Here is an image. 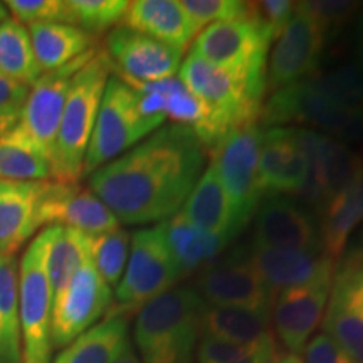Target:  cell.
Here are the masks:
<instances>
[{
  "instance_id": "38",
  "label": "cell",
  "mask_w": 363,
  "mask_h": 363,
  "mask_svg": "<svg viewBox=\"0 0 363 363\" xmlns=\"http://www.w3.org/2000/svg\"><path fill=\"white\" fill-rule=\"evenodd\" d=\"M360 7V2H352V0H310V2H296L298 11L310 16L328 34L330 30L340 29L348 21L355 19L358 12L362 11Z\"/></svg>"
},
{
  "instance_id": "44",
  "label": "cell",
  "mask_w": 363,
  "mask_h": 363,
  "mask_svg": "<svg viewBox=\"0 0 363 363\" xmlns=\"http://www.w3.org/2000/svg\"><path fill=\"white\" fill-rule=\"evenodd\" d=\"M115 363H142V362H140V358L136 357L133 347L128 345V347H126V350L121 353V357L118 358Z\"/></svg>"
},
{
  "instance_id": "22",
  "label": "cell",
  "mask_w": 363,
  "mask_h": 363,
  "mask_svg": "<svg viewBox=\"0 0 363 363\" xmlns=\"http://www.w3.org/2000/svg\"><path fill=\"white\" fill-rule=\"evenodd\" d=\"M123 26L184 52L201 34L199 26L177 0H135L128 4Z\"/></svg>"
},
{
  "instance_id": "46",
  "label": "cell",
  "mask_w": 363,
  "mask_h": 363,
  "mask_svg": "<svg viewBox=\"0 0 363 363\" xmlns=\"http://www.w3.org/2000/svg\"><path fill=\"white\" fill-rule=\"evenodd\" d=\"M7 21H11V12H9L6 4L0 2V26H2L4 22H7Z\"/></svg>"
},
{
  "instance_id": "12",
  "label": "cell",
  "mask_w": 363,
  "mask_h": 363,
  "mask_svg": "<svg viewBox=\"0 0 363 363\" xmlns=\"http://www.w3.org/2000/svg\"><path fill=\"white\" fill-rule=\"evenodd\" d=\"M328 33L299 12L294 2V13L278 38L274 39L266 71V86L271 93L305 81L318 72Z\"/></svg>"
},
{
  "instance_id": "42",
  "label": "cell",
  "mask_w": 363,
  "mask_h": 363,
  "mask_svg": "<svg viewBox=\"0 0 363 363\" xmlns=\"http://www.w3.org/2000/svg\"><path fill=\"white\" fill-rule=\"evenodd\" d=\"M303 363H357L326 333H318L303 348Z\"/></svg>"
},
{
  "instance_id": "20",
  "label": "cell",
  "mask_w": 363,
  "mask_h": 363,
  "mask_svg": "<svg viewBox=\"0 0 363 363\" xmlns=\"http://www.w3.org/2000/svg\"><path fill=\"white\" fill-rule=\"evenodd\" d=\"M249 259L261 276L262 283L278 294L284 289L310 284L337 269L333 257L325 251L306 252L294 249H261L251 247Z\"/></svg>"
},
{
  "instance_id": "10",
  "label": "cell",
  "mask_w": 363,
  "mask_h": 363,
  "mask_svg": "<svg viewBox=\"0 0 363 363\" xmlns=\"http://www.w3.org/2000/svg\"><path fill=\"white\" fill-rule=\"evenodd\" d=\"M98 51L94 45L83 56L71 61L65 67L40 74V78L29 88V94L22 108L19 123L12 131L35 150H39L51 162V152L56 140L62 111H65L67 94L72 78L89 57Z\"/></svg>"
},
{
  "instance_id": "31",
  "label": "cell",
  "mask_w": 363,
  "mask_h": 363,
  "mask_svg": "<svg viewBox=\"0 0 363 363\" xmlns=\"http://www.w3.org/2000/svg\"><path fill=\"white\" fill-rule=\"evenodd\" d=\"M0 72L27 88L43 74L35 61L29 29L16 19L0 26Z\"/></svg>"
},
{
  "instance_id": "21",
  "label": "cell",
  "mask_w": 363,
  "mask_h": 363,
  "mask_svg": "<svg viewBox=\"0 0 363 363\" xmlns=\"http://www.w3.org/2000/svg\"><path fill=\"white\" fill-rule=\"evenodd\" d=\"M45 182L0 180V256H16L39 229Z\"/></svg>"
},
{
  "instance_id": "2",
  "label": "cell",
  "mask_w": 363,
  "mask_h": 363,
  "mask_svg": "<svg viewBox=\"0 0 363 363\" xmlns=\"http://www.w3.org/2000/svg\"><path fill=\"white\" fill-rule=\"evenodd\" d=\"M203 299L175 286L138 311L133 338L142 363H192L202 335Z\"/></svg>"
},
{
  "instance_id": "18",
  "label": "cell",
  "mask_w": 363,
  "mask_h": 363,
  "mask_svg": "<svg viewBox=\"0 0 363 363\" xmlns=\"http://www.w3.org/2000/svg\"><path fill=\"white\" fill-rule=\"evenodd\" d=\"M39 225L72 227L89 238L120 229L113 212L89 189L48 180L39 203Z\"/></svg>"
},
{
  "instance_id": "43",
  "label": "cell",
  "mask_w": 363,
  "mask_h": 363,
  "mask_svg": "<svg viewBox=\"0 0 363 363\" xmlns=\"http://www.w3.org/2000/svg\"><path fill=\"white\" fill-rule=\"evenodd\" d=\"M355 44H357V57L363 61V9L355 17Z\"/></svg>"
},
{
  "instance_id": "36",
  "label": "cell",
  "mask_w": 363,
  "mask_h": 363,
  "mask_svg": "<svg viewBox=\"0 0 363 363\" xmlns=\"http://www.w3.org/2000/svg\"><path fill=\"white\" fill-rule=\"evenodd\" d=\"M128 4L126 0H67L69 24L94 38L115 29L123 21Z\"/></svg>"
},
{
  "instance_id": "32",
  "label": "cell",
  "mask_w": 363,
  "mask_h": 363,
  "mask_svg": "<svg viewBox=\"0 0 363 363\" xmlns=\"http://www.w3.org/2000/svg\"><path fill=\"white\" fill-rule=\"evenodd\" d=\"M305 83L335 106L363 110V61L360 57H353L326 72H316L305 79Z\"/></svg>"
},
{
  "instance_id": "4",
  "label": "cell",
  "mask_w": 363,
  "mask_h": 363,
  "mask_svg": "<svg viewBox=\"0 0 363 363\" xmlns=\"http://www.w3.org/2000/svg\"><path fill=\"white\" fill-rule=\"evenodd\" d=\"M182 272L172 256L163 224L142 229L133 235L123 278L116 286L115 303L106 318H126L148 301L175 288Z\"/></svg>"
},
{
  "instance_id": "13",
  "label": "cell",
  "mask_w": 363,
  "mask_h": 363,
  "mask_svg": "<svg viewBox=\"0 0 363 363\" xmlns=\"http://www.w3.org/2000/svg\"><path fill=\"white\" fill-rule=\"evenodd\" d=\"M194 289L206 305L214 306L272 310L276 298L254 269L247 249H235L225 259L203 267Z\"/></svg>"
},
{
  "instance_id": "5",
  "label": "cell",
  "mask_w": 363,
  "mask_h": 363,
  "mask_svg": "<svg viewBox=\"0 0 363 363\" xmlns=\"http://www.w3.org/2000/svg\"><path fill=\"white\" fill-rule=\"evenodd\" d=\"M158 126H162V121L142 115L136 91L118 74H111L91 133L83 175H91L116 160Z\"/></svg>"
},
{
  "instance_id": "14",
  "label": "cell",
  "mask_w": 363,
  "mask_h": 363,
  "mask_svg": "<svg viewBox=\"0 0 363 363\" xmlns=\"http://www.w3.org/2000/svg\"><path fill=\"white\" fill-rule=\"evenodd\" d=\"M323 331L363 363V252H352L335 269Z\"/></svg>"
},
{
  "instance_id": "40",
  "label": "cell",
  "mask_w": 363,
  "mask_h": 363,
  "mask_svg": "<svg viewBox=\"0 0 363 363\" xmlns=\"http://www.w3.org/2000/svg\"><path fill=\"white\" fill-rule=\"evenodd\" d=\"M294 13V2L288 0H261L247 2V19L266 30L274 40Z\"/></svg>"
},
{
  "instance_id": "19",
  "label": "cell",
  "mask_w": 363,
  "mask_h": 363,
  "mask_svg": "<svg viewBox=\"0 0 363 363\" xmlns=\"http://www.w3.org/2000/svg\"><path fill=\"white\" fill-rule=\"evenodd\" d=\"M306 180V158L296 128L269 126L262 130L259 148V185L262 197L301 194Z\"/></svg>"
},
{
  "instance_id": "41",
  "label": "cell",
  "mask_w": 363,
  "mask_h": 363,
  "mask_svg": "<svg viewBox=\"0 0 363 363\" xmlns=\"http://www.w3.org/2000/svg\"><path fill=\"white\" fill-rule=\"evenodd\" d=\"M29 88L0 72V136L19 123Z\"/></svg>"
},
{
  "instance_id": "37",
  "label": "cell",
  "mask_w": 363,
  "mask_h": 363,
  "mask_svg": "<svg viewBox=\"0 0 363 363\" xmlns=\"http://www.w3.org/2000/svg\"><path fill=\"white\" fill-rule=\"evenodd\" d=\"M182 7L201 30L216 22L247 19V2L244 0H184Z\"/></svg>"
},
{
  "instance_id": "11",
  "label": "cell",
  "mask_w": 363,
  "mask_h": 363,
  "mask_svg": "<svg viewBox=\"0 0 363 363\" xmlns=\"http://www.w3.org/2000/svg\"><path fill=\"white\" fill-rule=\"evenodd\" d=\"M113 303L111 288L104 283L93 262L81 266L61 293L52 298V348H66L86 333Z\"/></svg>"
},
{
  "instance_id": "6",
  "label": "cell",
  "mask_w": 363,
  "mask_h": 363,
  "mask_svg": "<svg viewBox=\"0 0 363 363\" xmlns=\"http://www.w3.org/2000/svg\"><path fill=\"white\" fill-rule=\"evenodd\" d=\"M272 38L249 21L216 22L194 39L192 52L246 81L252 93L264 96L267 51Z\"/></svg>"
},
{
  "instance_id": "23",
  "label": "cell",
  "mask_w": 363,
  "mask_h": 363,
  "mask_svg": "<svg viewBox=\"0 0 363 363\" xmlns=\"http://www.w3.org/2000/svg\"><path fill=\"white\" fill-rule=\"evenodd\" d=\"M180 212L190 224L227 242L239 234L233 206L212 165L203 170Z\"/></svg>"
},
{
  "instance_id": "24",
  "label": "cell",
  "mask_w": 363,
  "mask_h": 363,
  "mask_svg": "<svg viewBox=\"0 0 363 363\" xmlns=\"http://www.w3.org/2000/svg\"><path fill=\"white\" fill-rule=\"evenodd\" d=\"M271 311L206 305L202 313V337L219 338L239 345L264 342L274 337Z\"/></svg>"
},
{
  "instance_id": "33",
  "label": "cell",
  "mask_w": 363,
  "mask_h": 363,
  "mask_svg": "<svg viewBox=\"0 0 363 363\" xmlns=\"http://www.w3.org/2000/svg\"><path fill=\"white\" fill-rule=\"evenodd\" d=\"M0 180L48 182L51 162L11 130L0 136Z\"/></svg>"
},
{
  "instance_id": "35",
  "label": "cell",
  "mask_w": 363,
  "mask_h": 363,
  "mask_svg": "<svg viewBox=\"0 0 363 363\" xmlns=\"http://www.w3.org/2000/svg\"><path fill=\"white\" fill-rule=\"evenodd\" d=\"M130 256V234L115 229L91 238V262L108 286H116L123 278Z\"/></svg>"
},
{
  "instance_id": "29",
  "label": "cell",
  "mask_w": 363,
  "mask_h": 363,
  "mask_svg": "<svg viewBox=\"0 0 363 363\" xmlns=\"http://www.w3.org/2000/svg\"><path fill=\"white\" fill-rule=\"evenodd\" d=\"M320 217L325 252L333 259H338L352 230L363 220V174L350 189L331 201Z\"/></svg>"
},
{
  "instance_id": "1",
  "label": "cell",
  "mask_w": 363,
  "mask_h": 363,
  "mask_svg": "<svg viewBox=\"0 0 363 363\" xmlns=\"http://www.w3.org/2000/svg\"><path fill=\"white\" fill-rule=\"evenodd\" d=\"M206 167L189 126L170 123L89 175V190L128 225L163 222L184 207Z\"/></svg>"
},
{
  "instance_id": "7",
  "label": "cell",
  "mask_w": 363,
  "mask_h": 363,
  "mask_svg": "<svg viewBox=\"0 0 363 363\" xmlns=\"http://www.w3.org/2000/svg\"><path fill=\"white\" fill-rule=\"evenodd\" d=\"M48 233L30 242L19 262V318L22 363H51L52 291L45 269Z\"/></svg>"
},
{
  "instance_id": "34",
  "label": "cell",
  "mask_w": 363,
  "mask_h": 363,
  "mask_svg": "<svg viewBox=\"0 0 363 363\" xmlns=\"http://www.w3.org/2000/svg\"><path fill=\"white\" fill-rule=\"evenodd\" d=\"M281 353L276 337L256 345H239L202 337L197 347L199 363H271Z\"/></svg>"
},
{
  "instance_id": "9",
  "label": "cell",
  "mask_w": 363,
  "mask_h": 363,
  "mask_svg": "<svg viewBox=\"0 0 363 363\" xmlns=\"http://www.w3.org/2000/svg\"><path fill=\"white\" fill-rule=\"evenodd\" d=\"M299 145L306 158V180L299 197L318 216L331 201L350 189L363 174V157L347 143L316 130L298 128Z\"/></svg>"
},
{
  "instance_id": "39",
  "label": "cell",
  "mask_w": 363,
  "mask_h": 363,
  "mask_svg": "<svg viewBox=\"0 0 363 363\" xmlns=\"http://www.w3.org/2000/svg\"><path fill=\"white\" fill-rule=\"evenodd\" d=\"M6 7L13 16V19L21 24L33 26L39 22L69 24L67 0H9Z\"/></svg>"
},
{
  "instance_id": "15",
  "label": "cell",
  "mask_w": 363,
  "mask_h": 363,
  "mask_svg": "<svg viewBox=\"0 0 363 363\" xmlns=\"http://www.w3.org/2000/svg\"><path fill=\"white\" fill-rule=\"evenodd\" d=\"M104 52L113 62L116 74L131 83L174 78L182 65V51L123 24L110 30Z\"/></svg>"
},
{
  "instance_id": "30",
  "label": "cell",
  "mask_w": 363,
  "mask_h": 363,
  "mask_svg": "<svg viewBox=\"0 0 363 363\" xmlns=\"http://www.w3.org/2000/svg\"><path fill=\"white\" fill-rule=\"evenodd\" d=\"M0 363H22L19 264L16 256H0Z\"/></svg>"
},
{
  "instance_id": "8",
  "label": "cell",
  "mask_w": 363,
  "mask_h": 363,
  "mask_svg": "<svg viewBox=\"0 0 363 363\" xmlns=\"http://www.w3.org/2000/svg\"><path fill=\"white\" fill-rule=\"evenodd\" d=\"M261 140V126L251 123L230 131L211 152V165L229 197L239 233L256 216L264 199L259 185Z\"/></svg>"
},
{
  "instance_id": "45",
  "label": "cell",
  "mask_w": 363,
  "mask_h": 363,
  "mask_svg": "<svg viewBox=\"0 0 363 363\" xmlns=\"http://www.w3.org/2000/svg\"><path fill=\"white\" fill-rule=\"evenodd\" d=\"M271 363H303V360L298 355H294V353H283V352H281L279 355L276 357Z\"/></svg>"
},
{
  "instance_id": "26",
  "label": "cell",
  "mask_w": 363,
  "mask_h": 363,
  "mask_svg": "<svg viewBox=\"0 0 363 363\" xmlns=\"http://www.w3.org/2000/svg\"><path fill=\"white\" fill-rule=\"evenodd\" d=\"M165 238L170 252L179 266L182 276L202 271L222 252L227 240L199 229L185 219L179 211L170 219L163 220Z\"/></svg>"
},
{
  "instance_id": "27",
  "label": "cell",
  "mask_w": 363,
  "mask_h": 363,
  "mask_svg": "<svg viewBox=\"0 0 363 363\" xmlns=\"http://www.w3.org/2000/svg\"><path fill=\"white\" fill-rule=\"evenodd\" d=\"M128 345L126 318H106L67 345L54 363H115Z\"/></svg>"
},
{
  "instance_id": "17",
  "label": "cell",
  "mask_w": 363,
  "mask_h": 363,
  "mask_svg": "<svg viewBox=\"0 0 363 363\" xmlns=\"http://www.w3.org/2000/svg\"><path fill=\"white\" fill-rule=\"evenodd\" d=\"M254 247L321 252V229L310 208L289 197H271L256 212Z\"/></svg>"
},
{
  "instance_id": "16",
  "label": "cell",
  "mask_w": 363,
  "mask_h": 363,
  "mask_svg": "<svg viewBox=\"0 0 363 363\" xmlns=\"http://www.w3.org/2000/svg\"><path fill=\"white\" fill-rule=\"evenodd\" d=\"M333 276L335 272L276 294L271 311L272 326L276 337L289 353H301L318 326L323 323Z\"/></svg>"
},
{
  "instance_id": "28",
  "label": "cell",
  "mask_w": 363,
  "mask_h": 363,
  "mask_svg": "<svg viewBox=\"0 0 363 363\" xmlns=\"http://www.w3.org/2000/svg\"><path fill=\"white\" fill-rule=\"evenodd\" d=\"M48 233L45 269L52 298L65 289L81 266L91 261V238L72 227L52 225Z\"/></svg>"
},
{
  "instance_id": "3",
  "label": "cell",
  "mask_w": 363,
  "mask_h": 363,
  "mask_svg": "<svg viewBox=\"0 0 363 363\" xmlns=\"http://www.w3.org/2000/svg\"><path fill=\"white\" fill-rule=\"evenodd\" d=\"M111 71L115 67L108 54L98 49L72 78L51 152L52 182L78 184L83 177L86 152Z\"/></svg>"
},
{
  "instance_id": "25",
  "label": "cell",
  "mask_w": 363,
  "mask_h": 363,
  "mask_svg": "<svg viewBox=\"0 0 363 363\" xmlns=\"http://www.w3.org/2000/svg\"><path fill=\"white\" fill-rule=\"evenodd\" d=\"M29 35L43 74L65 67L94 48L93 35L62 22H39L29 26Z\"/></svg>"
}]
</instances>
